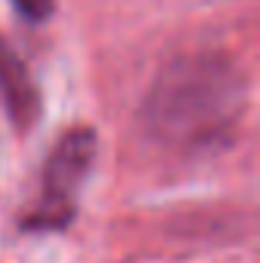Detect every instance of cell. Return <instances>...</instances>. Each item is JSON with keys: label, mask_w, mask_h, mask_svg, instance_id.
I'll return each instance as SVG.
<instances>
[{"label": "cell", "mask_w": 260, "mask_h": 263, "mask_svg": "<svg viewBox=\"0 0 260 263\" xmlns=\"http://www.w3.org/2000/svg\"><path fill=\"white\" fill-rule=\"evenodd\" d=\"M0 98L18 129H28L40 110V98L34 89V80L25 62L9 49V43L0 37Z\"/></svg>", "instance_id": "3957f363"}, {"label": "cell", "mask_w": 260, "mask_h": 263, "mask_svg": "<svg viewBox=\"0 0 260 263\" xmlns=\"http://www.w3.org/2000/svg\"><path fill=\"white\" fill-rule=\"evenodd\" d=\"M95 159V132L86 126L65 132L55 144V150L46 159L43 172V202L31 214L28 227L37 230H59L73 214V193L89 175Z\"/></svg>", "instance_id": "7a4b0ae2"}, {"label": "cell", "mask_w": 260, "mask_h": 263, "mask_svg": "<svg viewBox=\"0 0 260 263\" xmlns=\"http://www.w3.org/2000/svg\"><path fill=\"white\" fill-rule=\"evenodd\" d=\"M12 3L28 22H46L55 9V0H12Z\"/></svg>", "instance_id": "277c9868"}, {"label": "cell", "mask_w": 260, "mask_h": 263, "mask_svg": "<svg viewBox=\"0 0 260 263\" xmlns=\"http://www.w3.org/2000/svg\"><path fill=\"white\" fill-rule=\"evenodd\" d=\"M248 101V77L227 55H181L159 70L141 120L162 144H211L239 123Z\"/></svg>", "instance_id": "6da1fadb"}]
</instances>
